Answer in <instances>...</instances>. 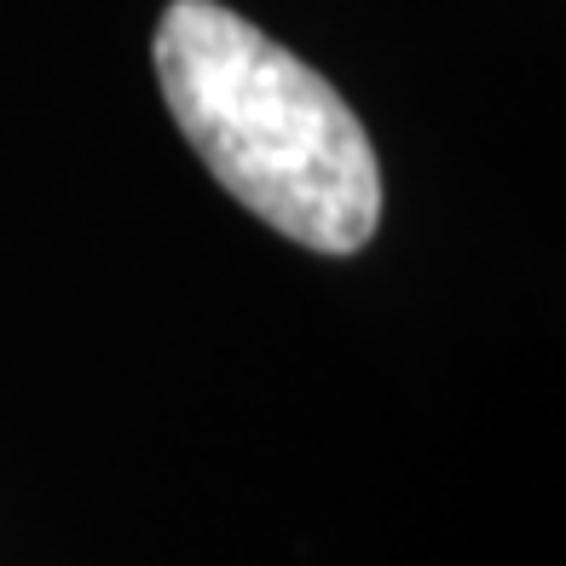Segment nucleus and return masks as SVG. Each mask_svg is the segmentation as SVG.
<instances>
[{"label": "nucleus", "instance_id": "1", "mask_svg": "<svg viewBox=\"0 0 566 566\" xmlns=\"http://www.w3.org/2000/svg\"><path fill=\"white\" fill-rule=\"evenodd\" d=\"M157 82L220 186L318 254H358L381 220V168L353 105L220 0H174L157 23Z\"/></svg>", "mask_w": 566, "mask_h": 566}]
</instances>
